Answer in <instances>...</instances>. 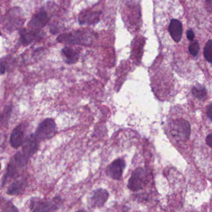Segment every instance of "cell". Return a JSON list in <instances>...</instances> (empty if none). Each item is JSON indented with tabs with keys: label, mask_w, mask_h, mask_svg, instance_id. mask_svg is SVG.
I'll use <instances>...</instances> for the list:
<instances>
[{
	"label": "cell",
	"mask_w": 212,
	"mask_h": 212,
	"mask_svg": "<svg viewBox=\"0 0 212 212\" xmlns=\"http://www.w3.org/2000/svg\"><path fill=\"white\" fill-rule=\"evenodd\" d=\"M211 0H206V5L207 6V8H208V10L210 12L211 11L212 8V3Z\"/></svg>",
	"instance_id": "obj_23"
},
{
	"label": "cell",
	"mask_w": 212,
	"mask_h": 212,
	"mask_svg": "<svg viewBox=\"0 0 212 212\" xmlns=\"http://www.w3.org/2000/svg\"><path fill=\"white\" fill-rule=\"evenodd\" d=\"M204 57L207 62L212 63V40H208L204 49Z\"/></svg>",
	"instance_id": "obj_17"
},
{
	"label": "cell",
	"mask_w": 212,
	"mask_h": 212,
	"mask_svg": "<svg viewBox=\"0 0 212 212\" xmlns=\"http://www.w3.org/2000/svg\"><path fill=\"white\" fill-rule=\"evenodd\" d=\"M5 72V67L2 64H0V74H3Z\"/></svg>",
	"instance_id": "obj_24"
},
{
	"label": "cell",
	"mask_w": 212,
	"mask_h": 212,
	"mask_svg": "<svg viewBox=\"0 0 212 212\" xmlns=\"http://www.w3.org/2000/svg\"><path fill=\"white\" fill-rule=\"evenodd\" d=\"M37 30H33L32 31L27 32L25 30L20 31V41L22 44L27 45L30 44L34 40L38 37H40L41 34L37 31Z\"/></svg>",
	"instance_id": "obj_13"
},
{
	"label": "cell",
	"mask_w": 212,
	"mask_h": 212,
	"mask_svg": "<svg viewBox=\"0 0 212 212\" xmlns=\"http://www.w3.org/2000/svg\"><path fill=\"white\" fill-rule=\"evenodd\" d=\"M169 31L173 40L176 42H179L182 37L183 27L182 23L176 19H172L169 26Z\"/></svg>",
	"instance_id": "obj_12"
},
{
	"label": "cell",
	"mask_w": 212,
	"mask_h": 212,
	"mask_svg": "<svg viewBox=\"0 0 212 212\" xmlns=\"http://www.w3.org/2000/svg\"><path fill=\"white\" fill-rule=\"evenodd\" d=\"M23 154L28 159L34 155L38 149L37 139L36 137H31L26 140L23 144Z\"/></svg>",
	"instance_id": "obj_11"
},
{
	"label": "cell",
	"mask_w": 212,
	"mask_h": 212,
	"mask_svg": "<svg viewBox=\"0 0 212 212\" xmlns=\"http://www.w3.org/2000/svg\"><path fill=\"white\" fill-rule=\"evenodd\" d=\"M93 40V35L88 31H76L61 34L57 40L65 44L88 45Z\"/></svg>",
	"instance_id": "obj_1"
},
{
	"label": "cell",
	"mask_w": 212,
	"mask_h": 212,
	"mask_svg": "<svg viewBox=\"0 0 212 212\" xmlns=\"http://www.w3.org/2000/svg\"><path fill=\"white\" fill-rule=\"evenodd\" d=\"M192 95L200 100H203L207 96V90L205 87L200 85H196L192 89Z\"/></svg>",
	"instance_id": "obj_16"
},
{
	"label": "cell",
	"mask_w": 212,
	"mask_h": 212,
	"mask_svg": "<svg viewBox=\"0 0 212 212\" xmlns=\"http://www.w3.org/2000/svg\"><path fill=\"white\" fill-rule=\"evenodd\" d=\"M0 170H1V164H0Z\"/></svg>",
	"instance_id": "obj_26"
},
{
	"label": "cell",
	"mask_w": 212,
	"mask_h": 212,
	"mask_svg": "<svg viewBox=\"0 0 212 212\" xmlns=\"http://www.w3.org/2000/svg\"><path fill=\"white\" fill-rule=\"evenodd\" d=\"M187 37L190 41H192V40H194L195 34H194L193 31L192 30H189L187 31Z\"/></svg>",
	"instance_id": "obj_20"
},
{
	"label": "cell",
	"mask_w": 212,
	"mask_h": 212,
	"mask_svg": "<svg viewBox=\"0 0 212 212\" xmlns=\"http://www.w3.org/2000/svg\"><path fill=\"white\" fill-rule=\"evenodd\" d=\"M126 163L124 159H118L111 163L106 169V174L115 180H120L122 176Z\"/></svg>",
	"instance_id": "obj_6"
},
{
	"label": "cell",
	"mask_w": 212,
	"mask_h": 212,
	"mask_svg": "<svg viewBox=\"0 0 212 212\" xmlns=\"http://www.w3.org/2000/svg\"><path fill=\"white\" fill-rule=\"evenodd\" d=\"M27 159L23 153L18 152L12 158L8 168V174L11 177H16L19 175L23 169L26 165Z\"/></svg>",
	"instance_id": "obj_5"
},
{
	"label": "cell",
	"mask_w": 212,
	"mask_h": 212,
	"mask_svg": "<svg viewBox=\"0 0 212 212\" xmlns=\"http://www.w3.org/2000/svg\"><path fill=\"white\" fill-rule=\"evenodd\" d=\"M34 211H54L56 210L55 205L47 201H40L37 202L34 204Z\"/></svg>",
	"instance_id": "obj_15"
},
{
	"label": "cell",
	"mask_w": 212,
	"mask_h": 212,
	"mask_svg": "<svg viewBox=\"0 0 212 212\" xmlns=\"http://www.w3.org/2000/svg\"><path fill=\"white\" fill-rule=\"evenodd\" d=\"M109 193L103 189H98L94 190L90 199V203L93 207H102L108 199Z\"/></svg>",
	"instance_id": "obj_8"
},
{
	"label": "cell",
	"mask_w": 212,
	"mask_h": 212,
	"mask_svg": "<svg viewBox=\"0 0 212 212\" xmlns=\"http://www.w3.org/2000/svg\"><path fill=\"white\" fill-rule=\"evenodd\" d=\"M23 183L21 181L15 182L8 189L7 193L9 195H16L21 191Z\"/></svg>",
	"instance_id": "obj_18"
},
{
	"label": "cell",
	"mask_w": 212,
	"mask_h": 212,
	"mask_svg": "<svg viewBox=\"0 0 212 212\" xmlns=\"http://www.w3.org/2000/svg\"><path fill=\"white\" fill-rule=\"evenodd\" d=\"M146 173L142 168H137L132 173L128 183V189L133 192L140 190L146 185Z\"/></svg>",
	"instance_id": "obj_4"
},
{
	"label": "cell",
	"mask_w": 212,
	"mask_h": 212,
	"mask_svg": "<svg viewBox=\"0 0 212 212\" xmlns=\"http://www.w3.org/2000/svg\"><path fill=\"white\" fill-rule=\"evenodd\" d=\"M26 128L19 124L14 129L10 136V144L14 148H18L26 141Z\"/></svg>",
	"instance_id": "obj_7"
},
{
	"label": "cell",
	"mask_w": 212,
	"mask_h": 212,
	"mask_svg": "<svg viewBox=\"0 0 212 212\" xmlns=\"http://www.w3.org/2000/svg\"><path fill=\"white\" fill-rule=\"evenodd\" d=\"M191 128L189 123L183 119H178L172 122L171 134L177 141H184L189 139Z\"/></svg>",
	"instance_id": "obj_2"
},
{
	"label": "cell",
	"mask_w": 212,
	"mask_h": 212,
	"mask_svg": "<svg viewBox=\"0 0 212 212\" xmlns=\"http://www.w3.org/2000/svg\"><path fill=\"white\" fill-rule=\"evenodd\" d=\"M62 52L64 57H65L66 63L68 64H75L78 61L79 58V54L76 49L72 47L66 46L62 49Z\"/></svg>",
	"instance_id": "obj_14"
},
{
	"label": "cell",
	"mask_w": 212,
	"mask_h": 212,
	"mask_svg": "<svg viewBox=\"0 0 212 212\" xmlns=\"http://www.w3.org/2000/svg\"><path fill=\"white\" fill-rule=\"evenodd\" d=\"M207 115L210 121H211V103H210L207 109Z\"/></svg>",
	"instance_id": "obj_21"
},
{
	"label": "cell",
	"mask_w": 212,
	"mask_h": 212,
	"mask_svg": "<svg viewBox=\"0 0 212 212\" xmlns=\"http://www.w3.org/2000/svg\"><path fill=\"white\" fill-rule=\"evenodd\" d=\"M100 12L98 11H86L79 16L78 21L80 24H95L100 21Z\"/></svg>",
	"instance_id": "obj_10"
},
{
	"label": "cell",
	"mask_w": 212,
	"mask_h": 212,
	"mask_svg": "<svg viewBox=\"0 0 212 212\" xmlns=\"http://www.w3.org/2000/svg\"><path fill=\"white\" fill-rule=\"evenodd\" d=\"M57 131V126L54 120L47 118L42 121L36 132L37 139L44 140L53 137Z\"/></svg>",
	"instance_id": "obj_3"
},
{
	"label": "cell",
	"mask_w": 212,
	"mask_h": 212,
	"mask_svg": "<svg viewBox=\"0 0 212 212\" xmlns=\"http://www.w3.org/2000/svg\"><path fill=\"white\" fill-rule=\"evenodd\" d=\"M212 137H211V133H210L207 137H206V143L207 144V145H208L210 148H211L212 146V141H211Z\"/></svg>",
	"instance_id": "obj_22"
},
{
	"label": "cell",
	"mask_w": 212,
	"mask_h": 212,
	"mask_svg": "<svg viewBox=\"0 0 212 212\" xmlns=\"http://www.w3.org/2000/svg\"><path fill=\"white\" fill-rule=\"evenodd\" d=\"M189 50L190 54L193 57H196L198 55L200 50V46L197 40H193L191 41V43L190 44L189 47Z\"/></svg>",
	"instance_id": "obj_19"
},
{
	"label": "cell",
	"mask_w": 212,
	"mask_h": 212,
	"mask_svg": "<svg viewBox=\"0 0 212 212\" xmlns=\"http://www.w3.org/2000/svg\"><path fill=\"white\" fill-rule=\"evenodd\" d=\"M48 21L49 18L47 13L44 11H41L33 16L29 26L33 30H38L45 26Z\"/></svg>",
	"instance_id": "obj_9"
},
{
	"label": "cell",
	"mask_w": 212,
	"mask_h": 212,
	"mask_svg": "<svg viewBox=\"0 0 212 212\" xmlns=\"http://www.w3.org/2000/svg\"><path fill=\"white\" fill-rule=\"evenodd\" d=\"M0 121H1V115H0Z\"/></svg>",
	"instance_id": "obj_25"
}]
</instances>
